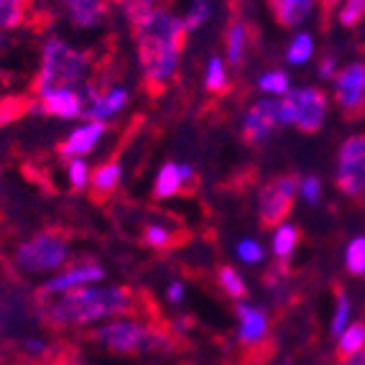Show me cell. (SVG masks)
<instances>
[{"mask_svg":"<svg viewBox=\"0 0 365 365\" xmlns=\"http://www.w3.org/2000/svg\"><path fill=\"white\" fill-rule=\"evenodd\" d=\"M46 365H77V363H74V360H64V358H61V360H51V363H46Z\"/></svg>","mask_w":365,"mask_h":365,"instance_id":"cell-42","label":"cell"},{"mask_svg":"<svg viewBox=\"0 0 365 365\" xmlns=\"http://www.w3.org/2000/svg\"><path fill=\"white\" fill-rule=\"evenodd\" d=\"M337 3H340V0H322V8H324V13H329V11H332V8H335Z\"/></svg>","mask_w":365,"mask_h":365,"instance_id":"cell-41","label":"cell"},{"mask_svg":"<svg viewBox=\"0 0 365 365\" xmlns=\"http://www.w3.org/2000/svg\"><path fill=\"white\" fill-rule=\"evenodd\" d=\"M347 314H350V302H347L345 294L337 292V312H335V319H332V327H329L332 335H342V332H345Z\"/></svg>","mask_w":365,"mask_h":365,"instance_id":"cell-32","label":"cell"},{"mask_svg":"<svg viewBox=\"0 0 365 365\" xmlns=\"http://www.w3.org/2000/svg\"><path fill=\"white\" fill-rule=\"evenodd\" d=\"M337 187L347 197H360L365 192V135H350L342 143Z\"/></svg>","mask_w":365,"mask_h":365,"instance_id":"cell-6","label":"cell"},{"mask_svg":"<svg viewBox=\"0 0 365 365\" xmlns=\"http://www.w3.org/2000/svg\"><path fill=\"white\" fill-rule=\"evenodd\" d=\"M237 317H240V340L253 345V342L263 340L268 329V317L263 309L258 307H248V304H240L237 307Z\"/></svg>","mask_w":365,"mask_h":365,"instance_id":"cell-13","label":"cell"},{"mask_svg":"<svg viewBox=\"0 0 365 365\" xmlns=\"http://www.w3.org/2000/svg\"><path fill=\"white\" fill-rule=\"evenodd\" d=\"M100 342L115 350V353H135V350H166L169 340L161 332L146 327L143 322H130V319H120V322H110L98 329Z\"/></svg>","mask_w":365,"mask_h":365,"instance_id":"cell-4","label":"cell"},{"mask_svg":"<svg viewBox=\"0 0 365 365\" xmlns=\"http://www.w3.org/2000/svg\"><path fill=\"white\" fill-rule=\"evenodd\" d=\"M243 46H245V29L243 24H232L227 31V61L237 64L240 56H243Z\"/></svg>","mask_w":365,"mask_h":365,"instance_id":"cell-26","label":"cell"},{"mask_svg":"<svg viewBox=\"0 0 365 365\" xmlns=\"http://www.w3.org/2000/svg\"><path fill=\"white\" fill-rule=\"evenodd\" d=\"M103 279V268L98 266H77L72 271H64L56 279H51L46 287L41 289V294H61V292H72V289L87 287L92 281Z\"/></svg>","mask_w":365,"mask_h":365,"instance_id":"cell-11","label":"cell"},{"mask_svg":"<svg viewBox=\"0 0 365 365\" xmlns=\"http://www.w3.org/2000/svg\"><path fill=\"white\" fill-rule=\"evenodd\" d=\"M287 365H292V363H287Z\"/></svg>","mask_w":365,"mask_h":365,"instance_id":"cell-43","label":"cell"},{"mask_svg":"<svg viewBox=\"0 0 365 365\" xmlns=\"http://www.w3.org/2000/svg\"><path fill=\"white\" fill-rule=\"evenodd\" d=\"M67 258V237L59 230H43L29 243L21 245L19 261L26 271H51Z\"/></svg>","mask_w":365,"mask_h":365,"instance_id":"cell-5","label":"cell"},{"mask_svg":"<svg viewBox=\"0 0 365 365\" xmlns=\"http://www.w3.org/2000/svg\"><path fill=\"white\" fill-rule=\"evenodd\" d=\"M297 177H279L261 192V220L263 225H284V217L292 212L294 197L299 189Z\"/></svg>","mask_w":365,"mask_h":365,"instance_id":"cell-9","label":"cell"},{"mask_svg":"<svg viewBox=\"0 0 365 365\" xmlns=\"http://www.w3.org/2000/svg\"><path fill=\"white\" fill-rule=\"evenodd\" d=\"M0 41H3V38H0Z\"/></svg>","mask_w":365,"mask_h":365,"instance_id":"cell-44","label":"cell"},{"mask_svg":"<svg viewBox=\"0 0 365 365\" xmlns=\"http://www.w3.org/2000/svg\"><path fill=\"white\" fill-rule=\"evenodd\" d=\"M299 192H302V197H304L307 202L317 205V202H319V179H317V177H307L304 182L299 184Z\"/></svg>","mask_w":365,"mask_h":365,"instance_id":"cell-35","label":"cell"},{"mask_svg":"<svg viewBox=\"0 0 365 365\" xmlns=\"http://www.w3.org/2000/svg\"><path fill=\"white\" fill-rule=\"evenodd\" d=\"M237 256L243 258L245 263H258L263 258V248L256 240H243V243L237 245Z\"/></svg>","mask_w":365,"mask_h":365,"instance_id":"cell-34","label":"cell"},{"mask_svg":"<svg viewBox=\"0 0 365 365\" xmlns=\"http://www.w3.org/2000/svg\"><path fill=\"white\" fill-rule=\"evenodd\" d=\"M319 74H322V77H332V74H335V56H327V59H322Z\"/></svg>","mask_w":365,"mask_h":365,"instance_id":"cell-37","label":"cell"},{"mask_svg":"<svg viewBox=\"0 0 365 365\" xmlns=\"http://www.w3.org/2000/svg\"><path fill=\"white\" fill-rule=\"evenodd\" d=\"M297 240H299V232H297V227H292V225H279V230H276V235H274V253L279 258H287V256H292V250H294V245H297Z\"/></svg>","mask_w":365,"mask_h":365,"instance_id":"cell-22","label":"cell"},{"mask_svg":"<svg viewBox=\"0 0 365 365\" xmlns=\"http://www.w3.org/2000/svg\"><path fill=\"white\" fill-rule=\"evenodd\" d=\"M29 0H0V29H16L24 21Z\"/></svg>","mask_w":365,"mask_h":365,"instance_id":"cell-21","label":"cell"},{"mask_svg":"<svg viewBox=\"0 0 365 365\" xmlns=\"http://www.w3.org/2000/svg\"><path fill=\"white\" fill-rule=\"evenodd\" d=\"M26 347H29L31 353H43V342H38V340H29Z\"/></svg>","mask_w":365,"mask_h":365,"instance_id":"cell-40","label":"cell"},{"mask_svg":"<svg viewBox=\"0 0 365 365\" xmlns=\"http://www.w3.org/2000/svg\"><path fill=\"white\" fill-rule=\"evenodd\" d=\"M125 100H128V90L118 87V90L108 92L105 98L95 100V103H92V108L87 110V118H90V120H105V118L115 115L118 110L125 105Z\"/></svg>","mask_w":365,"mask_h":365,"instance_id":"cell-17","label":"cell"},{"mask_svg":"<svg viewBox=\"0 0 365 365\" xmlns=\"http://www.w3.org/2000/svg\"><path fill=\"white\" fill-rule=\"evenodd\" d=\"M292 108L294 125L304 133H314L322 128L324 115H327V98L317 87H302V90L287 92L284 98Z\"/></svg>","mask_w":365,"mask_h":365,"instance_id":"cell-8","label":"cell"},{"mask_svg":"<svg viewBox=\"0 0 365 365\" xmlns=\"http://www.w3.org/2000/svg\"><path fill=\"white\" fill-rule=\"evenodd\" d=\"M118 179H120V166H118L115 161L100 166V169L92 174V189H95V195H108V192H113Z\"/></svg>","mask_w":365,"mask_h":365,"instance_id":"cell-19","label":"cell"},{"mask_svg":"<svg viewBox=\"0 0 365 365\" xmlns=\"http://www.w3.org/2000/svg\"><path fill=\"white\" fill-rule=\"evenodd\" d=\"M133 29L143 74H146L148 82L161 85L177 72L187 26H184L182 19L171 16L169 11H153L146 21H140Z\"/></svg>","mask_w":365,"mask_h":365,"instance_id":"cell-1","label":"cell"},{"mask_svg":"<svg viewBox=\"0 0 365 365\" xmlns=\"http://www.w3.org/2000/svg\"><path fill=\"white\" fill-rule=\"evenodd\" d=\"M314 0H271V11L281 26H297L307 19Z\"/></svg>","mask_w":365,"mask_h":365,"instance_id":"cell-16","label":"cell"},{"mask_svg":"<svg viewBox=\"0 0 365 365\" xmlns=\"http://www.w3.org/2000/svg\"><path fill=\"white\" fill-rule=\"evenodd\" d=\"M87 164L82 158H72V164H69V182H72L74 189H82L87 184Z\"/></svg>","mask_w":365,"mask_h":365,"instance_id":"cell-33","label":"cell"},{"mask_svg":"<svg viewBox=\"0 0 365 365\" xmlns=\"http://www.w3.org/2000/svg\"><path fill=\"white\" fill-rule=\"evenodd\" d=\"M217 279H220V284H222V289H225L230 297H235V299L245 297V284H243V279L235 274V268H230V266L220 268Z\"/></svg>","mask_w":365,"mask_h":365,"instance_id":"cell-28","label":"cell"},{"mask_svg":"<svg viewBox=\"0 0 365 365\" xmlns=\"http://www.w3.org/2000/svg\"><path fill=\"white\" fill-rule=\"evenodd\" d=\"M146 243L151 245V248H164V245L169 243V232L161 225H151L146 230Z\"/></svg>","mask_w":365,"mask_h":365,"instance_id":"cell-36","label":"cell"},{"mask_svg":"<svg viewBox=\"0 0 365 365\" xmlns=\"http://www.w3.org/2000/svg\"><path fill=\"white\" fill-rule=\"evenodd\" d=\"M179 184H182V174H179L177 164H166L164 169L158 171L156 177V197H171L179 192Z\"/></svg>","mask_w":365,"mask_h":365,"instance_id":"cell-20","label":"cell"},{"mask_svg":"<svg viewBox=\"0 0 365 365\" xmlns=\"http://www.w3.org/2000/svg\"><path fill=\"white\" fill-rule=\"evenodd\" d=\"M49 115H59V118H74L82 113V100H79L77 92H72L69 87H61L54 90L49 95H43V105H41Z\"/></svg>","mask_w":365,"mask_h":365,"instance_id":"cell-14","label":"cell"},{"mask_svg":"<svg viewBox=\"0 0 365 365\" xmlns=\"http://www.w3.org/2000/svg\"><path fill=\"white\" fill-rule=\"evenodd\" d=\"M258 87L263 92H271V95H284V92H289V77L284 72H268L258 79Z\"/></svg>","mask_w":365,"mask_h":365,"instance_id":"cell-30","label":"cell"},{"mask_svg":"<svg viewBox=\"0 0 365 365\" xmlns=\"http://www.w3.org/2000/svg\"><path fill=\"white\" fill-rule=\"evenodd\" d=\"M287 123H294L292 108H289L287 100H261L245 115V138L250 143H261V140H266L271 135V130L276 125H287Z\"/></svg>","mask_w":365,"mask_h":365,"instance_id":"cell-7","label":"cell"},{"mask_svg":"<svg viewBox=\"0 0 365 365\" xmlns=\"http://www.w3.org/2000/svg\"><path fill=\"white\" fill-rule=\"evenodd\" d=\"M312 51H314V41H312V36L309 34H299V36L292 41V46H289L287 59L292 61V64H304V61L312 56Z\"/></svg>","mask_w":365,"mask_h":365,"instance_id":"cell-25","label":"cell"},{"mask_svg":"<svg viewBox=\"0 0 365 365\" xmlns=\"http://www.w3.org/2000/svg\"><path fill=\"white\" fill-rule=\"evenodd\" d=\"M345 261H347V271H350L353 276L365 274V237H355V240H350L347 253H345Z\"/></svg>","mask_w":365,"mask_h":365,"instance_id":"cell-24","label":"cell"},{"mask_svg":"<svg viewBox=\"0 0 365 365\" xmlns=\"http://www.w3.org/2000/svg\"><path fill=\"white\" fill-rule=\"evenodd\" d=\"M363 19H365V0H345V6L340 8V24L345 29H353Z\"/></svg>","mask_w":365,"mask_h":365,"instance_id":"cell-27","label":"cell"},{"mask_svg":"<svg viewBox=\"0 0 365 365\" xmlns=\"http://www.w3.org/2000/svg\"><path fill=\"white\" fill-rule=\"evenodd\" d=\"M345 365H365V347H363V350H358L355 355H350Z\"/></svg>","mask_w":365,"mask_h":365,"instance_id":"cell-39","label":"cell"},{"mask_svg":"<svg viewBox=\"0 0 365 365\" xmlns=\"http://www.w3.org/2000/svg\"><path fill=\"white\" fill-rule=\"evenodd\" d=\"M130 309V292L123 287H103L90 289L79 287L72 292H64V297L43 309L46 322L54 327H74V324H87L95 319L120 314Z\"/></svg>","mask_w":365,"mask_h":365,"instance_id":"cell-2","label":"cell"},{"mask_svg":"<svg viewBox=\"0 0 365 365\" xmlns=\"http://www.w3.org/2000/svg\"><path fill=\"white\" fill-rule=\"evenodd\" d=\"M363 347H365V324L355 322L340 335V347H337V353H340V358H350V355H355L358 350H363Z\"/></svg>","mask_w":365,"mask_h":365,"instance_id":"cell-18","label":"cell"},{"mask_svg":"<svg viewBox=\"0 0 365 365\" xmlns=\"http://www.w3.org/2000/svg\"><path fill=\"white\" fill-rule=\"evenodd\" d=\"M87 72V56L82 51L72 49L59 38H51L43 49V67L36 79L38 95H49L61 87H69Z\"/></svg>","mask_w":365,"mask_h":365,"instance_id":"cell-3","label":"cell"},{"mask_svg":"<svg viewBox=\"0 0 365 365\" xmlns=\"http://www.w3.org/2000/svg\"><path fill=\"white\" fill-rule=\"evenodd\" d=\"M337 103L350 115H360L365 98V64H350L337 74Z\"/></svg>","mask_w":365,"mask_h":365,"instance_id":"cell-10","label":"cell"},{"mask_svg":"<svg viewBox=\"0 0 365 365\" xmlns=\"http://www.w3.org/2000/svg\"><path fill=\"white\" fill-rule=\"evenodd\" d=\"M103 130H105L103 120H92V123H87V125H82V128H77L67 140H64V146L59 148L61 156H69V158L85 156V153L92 151V146L98 143Z\"/></svg>","mask_w":365,"mask_h":365,"instance_id":"cell-12","label":"cell"},{"mask_svg":"<svg viewBox=\"0 0 365 365\" xmlns=\"http://www.w3.org/2000/svg\"><path fill=\"white\" fill-rule=\"evenodd\" d=\"M182 297H184V287H182V284H171V287H169V299H171V302H179Z\"/></svg>","mask_w":365,"mask_h":365,"instance_id":"cell-38","label":"cell"},{"mask_svg":"<svg viewBox=\"0 0 365 365\" xmlns=\"http://www.w3.org/2000/svg\"><path fill=\"white\" fill-rule=\"evenodd\" d=\"M64 8L77 26H95L105 19L103 0H64Z\"/></svg>","mask_w":365,"mask_h":365,"instance_id":"cell-15","label":"cell"},{"mask_svg":"<svg viewBox=\"0 0 365 365\" xmlns=\"http://www.w3.org/2000/svg\"><path fill=\"white\" fill-rule=\"evenodd\" d=\"M118 6L123 8L125 19L133 26H138L140 21H146L153 13V0H118Z\"/></svg>","mask_w":365,"mask_h":365,"instance_id":"cell-23","label":"cell"},{"mask_svg":"<svg viewBox=\"0 0 365 365\" xmlns=\"http://www.w3.org/2000/svg\"><path fill=\"white\" fill-rule=\"evenodd\" d=\"M210 13H212V8H210L207 0H195L192 11H189L187 19H184V26H187V31H192V29H197V26L205 24V21L210 19Z\"/></svg>","mask_w":365,"mask_h":365,"instance_id":"cell-31","label":"cell"},{"mask_svg":"<svg viewBox=\"0 0 365 365\" xmlns=\"http://www.w3.org/2000/svg\"><path fill=\"white\" fill-rule=\"evenodd\" d=\"M225 87H227V74H225V67H222V59L212 56L207 64V90L222 92Z\"/></svg>","mask_w":365,"mask_h":365,"instance_id":"cell-29","label":"cell"}]
</instances>
